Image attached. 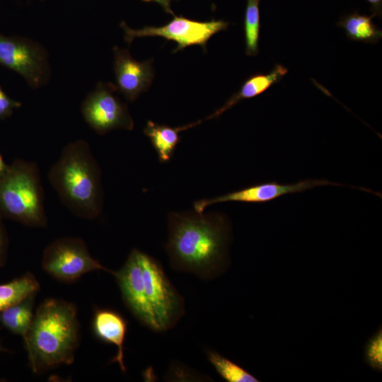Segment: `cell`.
Masks as SVG:
<instances>
[{
	"mask_svg": "<svg viewBox=\"0 0 382 382\" xmlns=\"http://www.w3.org/2000/svg\"><path fill=\"white\" fill-rule=\"evenodd\" d=\"M122 299L132 314L144 325L157 331L156 321L145 295L139 250L134 248L122 267L113 274Z\"/></svg>",
	"mask_w": 382,
	"mask_h": 382,
	"instance_id": "obj_11",
	"label": "cell"
},
{
	"mask_svg": "<svg viewBox=\"0 0 382 382\" xmlns=\"http://www.w3.org/2000/svg\"><path fill=\"white\" fill-rule=\"evenodd\" d=\"M21 103L10 98L0 86V120L10 117Z\"/></svg>",
	"mask_w": 382,
	"mask_h": 382,
	"instance_id": "obj_22",
	"label": "cell"
},
{
	"mask_svg": "<svg viewBox=\"0 0 382 382\" xmlns=\"http://www.w3.org/2000/svg\"><path fill=\"white\" fill-rule=\"evenodd\" d=\"M260 1V0H247L244 16V35L245 53L248 56H255L259 52Z\"/></svg>",
	"mask_w": 382,
	"mask_h": 382,
	"instance_id": "obj_19",
	"label": "cell"
},
{
	"mask_svg": "<svg viewBox=\"0 0 382 382\" xmlns=\"http://www.w3.org/2000/svg\"><path fill=\"white\" fill-rule=\"evenodd\" d=\"M112 83L99 82L81 104V113L89 127L99 134L117 129L132 130L134 121L126 104L115 93Z\"/></svg>",
	"mask_w": 382,
	"mask_h": 382,
	"instance_id": "obj_8",
	"label": "cell"
},
{
	"mask_svg": "<svg viewBox=\"0 0 382 382\" xmlns=\"http://www.w3.org/2000/svg\"><path fill=\"white\" fill-rule=\"evenodd\" d=\"M0 65L18 73L33 88L45 86L50 77L47 52L25 37L0 33Z\"/></svg>",
	"mask_w": 382,
	"mask_h": 382,
	"instance_id": "obj_7",
	"label": "cell"
},
{
	"mask_svg": "<svg viewBox=\"0 0 382 382\" xmlns=\"http://www.w3.org/2000/svg\"><path fill=\"white\" fill-rule=\"evenodd\" d=\"M0 216L25 226L45 227V196L36 163L16 159L0 178Z\"/></svg>",
	"mask_w": 382,
	"mask_h": 382,
	"instance_id": "obj_4",
	"label": "cell"
},
{
	"mask_svg": "<svg viewBox=\"0 0 382 382\" xmlns=\"http://www.w3.org/2000/svg\"><path fill=\"white\" fill-rule=\"evenodd\" d=\"M371 5V14L375 16H381L382 0H366Z\"/></svg>",
	"mask_w": 382,
	"mask_h": 382,
	"instance_id": "obj_24",
	"label": "cell"
},
{
	"mask_svg": "<svg viewBox=\"0 0 382 382\" xmlns=\"http://www.w3.org/2000/svg\"><path fill=\"white\" fill-rule=\"evenodd\" d=\"M200 122L201 121L183 127H171L149 120L144 129V132L149 137L155 149L159 161L167 163L172 158L175 148L180 141V132Z\"/></svg>",
	"mask_w": 382,
	"mask_h": 382,
	"instance_id": "obj_15",
	"label": "cell"
},
{
	"mask_svg": "<svg viewBox=\"0 0 382 382\" xmlns=\"http://www.w3.org/2000/svg\"><path fill=\"white\" fill-rule=\"evenodd\" d=\"M142 1H146V2L155 1L159 4L166 13L173 14L174 16V13L170 8V3L173 0H142Z\"/></svg>",
	"mask_w": 382,
	"mask_h": 382,
	"instance_id": "obj_25",
	"label": "cell"
},
{
	"mask_svg": "<svg viewBox=\"0 0 382 382\" xmlns=\"http://www.w3.org/2000/svg\"><path fill=\"white\" fill-rule=\"evenodd\" d=\"M345 186L325 179H306L294 183H279L277 181L253 185L210 199H202L194 203V210L202 214L210 205L228 202L244 203H267L286 195L303 192L321 186Z\"/></svg>",
	"mask_w": 382,
	"mask_h": 382,
	"instance_id": "obj_10",
	"label": "cell"
},
{
	"mask_svg": "<svg viewBox=\"0 0 382 382\" xmlns=\"http://www.w3.org/2000/svg\"><path fill=\"white\" fill-rule=\"evenodd\" d=\"M4 351H6V349L4 347L2 343H1V339H0V353H1L2 352H4Z\"/></svg>",
	"mask_w": 382,
	"mask_h": 382,
	"instance_id": "obj_27",
	"label": "cell"
},
{
	"mask_svg": "<svg viewBox=\"0 0 382 382\" xmlns=\"http://www.w3.org/2000/svg\"><path fill=\"white\" fill-rule=\"evenodd\" d=\"M168 225L165 247L174 269L204 279L226 271L231 226L224 214L171 212Z\"/></svg>",
	"mask_w": 382,
	"mask_h": 382,
	"instance_id": "obj_1",
	"label": "cell"
},
{
	"mask_svg": "<svg viewBox=\"0 0 382 382\" xmlns=\"http://www.w3.org/2000/svg\"><path fill=\"white\" fill-rule=\"evenodd\" d=\"M366 364L376 371H382V329L380 327L367 340L364 349Z\"/></svg>",
	"mask_w": 382,
	"mask_h": 382,
	"instance_id": "obj_21",
	"label": "cell"
},
{
	"mask_svg": "<svg viewBox=\"0 0 382 382\" xmlns=\"http://www.w3.org/2000/svg\"><path fill=\"white\" fill-rule=\"evenodd\" d=\"M125 31V40L130 44L135 38L141 37H162L176 42V52L190 45H199L204 49L207 41L216 33L228 28V23L223 20L200 22L183 16H176L161 27L145 26L132 29L125 22L120 23Z\"/></svg>",
	"mask_w": 382,
	"mask_h": 382,
	"instance_id": "obj_9",
	"label": "cell"
},
{
	"mask_svg": "<svg viewBox=\"0 0 382 382\" xmlns=\"http://www.w3.org/2000/svg\"><path fill=\"white\" fill-rule=\"evenodd\" d=\"M23 339L35 374L72 364L79 340L76 306L62 299L45 300Z\"/></svg>",
	"mask_w": 382,
	"mask_h": 382,
	"instance_id": "obj_2",
	"label": "cell"
},
{
	"mask_svg": "<svg viewBox=\"0 0 382 382\" xmlns=\"http://www.w3.org/2000/svg\"><path fill=\"white\" fill-rule=\"evenodd\" d=\"M8 167V165L4 162L3 157L0 154V178L5 173Z\"/></svg>",
	"mask_w": 382,
	"mask_h": 382,
	"instance_id": "obj_26",
	"label": "cell"
},
{
	"mask_svg": "<svg viewBox=\"0 0 382 382\" xmlns=\"http://www.w3.org/2000/svg\"><path fill=\"white\" fill-rule=\"evenodd\" d=\"M8 248V238L3 222V218L0 216V267H3L7 260Z\"/></svg>",
	"mask_w": 382,
	"mask_h": 382,
	"instance_id": "obj_23",
	"label": "cell"
},
{
	"mask_svg": "<svg viewBox=\"0 0 382 382\" xmlns=\"http://www.w3.org/2000/svg\"><path fill=\"white\" fill-rule=\"evenodd\" d=\"M93 329L98 338L117 347V354L110 361L117 363L121 371L125 372L124 342L127 323L124 317L112 310L98 309L94 314Z\"/></svg>",
	"mask_w": 382,
	"mask_h": 382,
	"instance_id": "obj_13",
	"label": "cell"
},
{
	"mask_svg": "<svg viewBox=\"0 0 382 382\" xmlns=\"http://www.w3.org/2000/svg\"><path fill=\"white\" fill-rule=\"evenodd\" d=\"M145 295L157 331L173 327L184 314V299L167 277L161 265L139 250Z\"/></svg>",
	"mask_w": 382,
	"mask_h": 382,
	"instance_id": "obj_5",
	"label": "cell"
},
{
	"mask_svg": "<svg viewBox=\"0 0 382 382\" xmlns=\"http://www.w3.org/2000/svg\"><path fill=\"white\" fill-rule=\"evenodd\" d=\"M35 295H30L0 311V324L13 334L23 337L28 332L34 318L33 306Z\"/></svg>",
	"mask_w": 382,
	"mask_h": 382,
	"instance_id": "obj_17",
	"label": "cell"
},
{
	"mask_svg": "<svg viewBox=\"0 0 382 382\" xmlns=\"http://www.w3.org/2000/svg\"><path fill=\"white\" fill-rule=\"evenodd\" d=\"M287 72L288 69L284 66L278 64L269 73L256 74L250 76L244 81L237 93L206 120L219 116L243 100L250 99L263 93L271 86L280 81Z\"/></svg>",
	"mask_w": 382,
	"mask_h": 382,
	"instance_id": "obj_14",
	"label": "cell"
},
{
	"mask_svg": "<svg viewBox=\"0 0 382 382\" xmlns=\"http://www.w3.org/2000/svg\"><path fill=\"white\" fill-rule=\"evenodd\" d=\"M113 52L115 86L128 101H134L152 83L154 76L152 61H137L129 50L118 47H114Z\"/></svg>",
	"mask_w": 382,
	"mask_h": 382,
	"instance_id": "obj_12",
	"label": "cell"
},
{
	"mask_svg": "<svg viewBox=\"0 0 382 382\" xmlns=\"http://www.w3.org/2000/svg\"><path fill=\"white\" fill-rule=\"evenodd\" d=\"M42 267L52 277L68 282L94 270L115 273L91 255L82 239L74 237L58 238L48 245L43 252Z\"/></svg>",
	"mask_w": 382,
	"mask_h": 382,
	"instance_id": "obj_6",
	"label": "cell"
},
{
	"mask_svg": "<svg viewBox=\"0 0 382 382\" xmlns=\"http://www.w3.org/2000/svg\"><path fill=\"white\" fill-rule=\"evenodd\" d=\"M207 359L218 374L228 382H258L243 367L214 351H207Z\"/></svg>",
	"mask_w": 382,
	"mask_h": 382,
	"instance_id": "obj_20",
	"label": "cell"
},
{
	"mask_svg": "<svg viewBox=\"0 0 382 382\" xmlns=\"http://www.w3.org/2000/svg\"><path fill=\"white\" fill-rule=\"evenodd\" d=\"M373 17V14L368 16L355 11L342 16L337 25L344 29L349 39L375 44L381 40L382 31L372 21Z\"/></svg>",
	"mask_w": 382,
	"mask_h": 382,
	"instance_id": "obj_16",
	"label": "cell"
},
{
	"mask_svg": "<svg viewBox=\"0 0 382 382\" xmlns=\"http://www.w3.org/2000/svg\"><path fill=\"white\" fill-rule=\"evenodd\" d=\"M39 290V282L30 272L0 284V311L30 295L37 294Z\"/></svg>",
	"mask_w": 382,
	"mask_h": 382,
	"instance_id": "obj_18",
	"label": "cell"
},
{
	"mask_svg": "<svg viewBox=\"0 0 382 382\" xmlns=\"http://www.w3.org/2000/svg\"><path fill=\"white\" fill-rule=\"evenodd\" d=\"M48 178L62 204L76 216L94 219L103 209L101 171L88 144H68L48 173Z\"/></svg>",
	"mask_w": 382,
	"mask_h": 382,
	"instance_id": "obj_3",
	"label": "cell"
}]
</instances>
